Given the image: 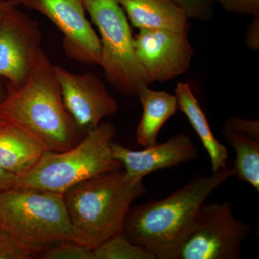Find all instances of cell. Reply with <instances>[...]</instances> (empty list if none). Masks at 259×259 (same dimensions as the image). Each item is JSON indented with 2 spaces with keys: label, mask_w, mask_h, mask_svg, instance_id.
<instances>
[{
  "label": "cell",
  "mask_w": 259,
  "mask_h": 259,
  "mask_svg": "<svg viewBox=\"0 0 259 259\" xmlns=\"http://www.w3.org/2000/svg\"><path fill=\"white\" fill-rule=\"evenodd\" d=\"M0 115L7 123L33 137L47 151H66L85 135L65 107L53 64L45 53L22 86L8 84V94L0 102Z\"/></svg>",
  "instance_id": "7a4b0ae2"
},
{
  "label": "cell",
  "mask_w": 259,
  "mask_h": 259,
  "mask_svg": "<svg viewBox=\"0 0 259 259\" xmlns=\"http://www.w3.org/2000/svg\"><path fill=\"white\" fill-rule=\"evenodd\" d=\"M45 151L38 141L14 125L0 130V168L16 177L30 169Z\"/></svg>",
  "instance_id": "5bb4252c"
},
{
  "label": "cell",
  "mask_w": 259,
  "mask_h": 259,
  "mask_svg": "<svg viewBox=\"0 0 259 259\" xmlns=\"http://www.w3.org/2000/svg\"><path fill=\"white\" fill-rule=\"evenodd\" d=\"M230 13L237 14L259 15V0H212Z\"/></svg>",
  "instance_id": "7402d4cb"
},
{
  "label": "cell",
  "mask_w": 259,
  "mask_h": 259,
  "mask_svg": "<svg viewBox=\"0 0 259 259\" xmlns=\"http://www.w3.org/2000/svg\"><path fill=\"white\" fill-rule=\"evenodd\" d=\"M234 176L231 168L198 175L161 200L132 206L122 233L156 259H171L193 226L199 209L218 187Z\"/></svg>",
  "instance_id": "6da1fadb"
},
{
  "label": "cell",
  "mask_w": 259,
  "mask_h": 259,
  "mask_svg": "<svg viewBox=\"0 0 259 259\" xmlns=\"http://www.w3.org/2000/svg\"></svg>",
  "instance_id": "83f0119b"
},
{
  "label": "cell",
  "mask_w": 259,
  "mask_h": 259,
  "mask_svg": "<svg viewBox=\"0 0 259 259\" xmlns=\"http://www.w3.org/2000/svg\"><path fill=\"white\" fill-rule=\"evenodd\" d=\"M0 228L36 256L61 241H74L64 194L14 187L0 192Z\"/></svg>",
  "instance_id": "5b68a950"
},
{
  "label": "cell",
  "mask_w": 259,
  "mask_h": 259,
  "mask_svg": "<svg viewBox=\"0 0 259 259\" xmlns=\"http://www.w3.org/2000/svg\"><path fill=\"white\" fill-rule=\"evenodd\" d=\"M223 136L236 152L234 176L259 192V139L223 127Z\"/></svg>",
  "instance_id": "e0dca14e"
},
{
  "label": "cell",
  "mask_w": 259,
  "mask_h": 259,
  "mask_svg": "<svg viewBox=\"0 0 259 259\" xmlns=\"http://www.w3.org/2000/svg\"><path fill=\"white\" fill-rule=\"evenodd\" d=\"M180 7L189 19L205 20L212 15V0H172Z\"/></svg>",
  "instance_id": "44dd1931"
},
{
  "label": "cell",
  "mask_w": 259,
  "mask_h": 259,
  "mask_svg": "<svg viewBox=\"0 0 259 259\" xmlns=\"http://www.w3.org/2000/svg\"><path fill=\"white\" fill-rule=\"evenodd\" d=\"M7 125H8V123L5 122L4 119H3V117H1V115H0V130L3 129V127H5Z\"/></svg>",
  "instance_id": "4316f807"
},
{
  "label": "cell",
  "mask_w": 259,
  "mask_h": 259,
  "mask_svg": "<svg viewBox=\"0 0 259 259\" xmlns=\"http://www.w3.org/2000/svg\"><path fill=\"white\" fill-rule=\"evenodd\" d=\"M53 71L66 110L85 134L118 110L115 99L93 73L74 74L56 65H53Z\"/></svg>",
  "instance_id": "8fae6325"
},
{
  "label": "cell",
  "mask_w": 259,
  "mask_h": 259,
  "mask_svg": "<svg viewBox=\"0 0 259 259\" xmlns=\"http://www.w3.org/2000/svg\"><path fill=\"white\" fill-rule=\"evenodd\" d=\"M42 35L36 21L15 8L0 24V76L13 88L22 86L42 54Z\"/></svg>",
  "instance_id": "ba28073f"
},
{
  "label": "cell",
  "mask_w": 259,
  "mask_h": 259,
  "mask_svg": "<svg viewBox=\"0 0 259 259\" xmlns=\"http://www.w3.org/2000/svg\"><path fill=\"white\" fill-rule=\"evenodd\" d=\"M134 48L150 84L185 74L194 55L188 34L168 30H139L134 37Z\"/></svg>",
  "instance_id": "30bf717a"
},
{
  "label": "cell",
  "mask_w": 259,
  "mask_h": 259,
  "mask_svg": "<svg viewBox=\"0 0 259 259\" xmlns=\"http://www.w3.org/2000/svg\"><path fill=\"white\" fill-rule=\"evenodd\" d=\"M253 17L245 34V44L251 50L256 51L259 48V15Z\"/></svg>",
  "instance_id": "cb8c5ba5"
},
{
  "label": "cell",
  "mask_w": 259,
  "mask_h": 259,
  "mask_svg": "<svg viewBox=\"0 0 259 259\" xmlns=\"http://www.w3.org/2000/svg\"><path fill=\"white\" fill-rule=\"evenodd\" d=\"M142 180H130L123 168L100 174L64 193L74 241L93 250L122 232L134 201L146 194Z\"/></svg>",
  "instance_id": "3957f363"
},
{
  "label": "cell",
  "mask_w": 259,
  "mask_h": 259,
  "mask_svg": "<svg viewBox=\"0 0 259 259\" xmlns=\"http://www.w3.org/2000/svg\"><path fill=\"white\" fill-rule=\"evenodd\" d=\"M251 228L234 215L228 201L204 204L171 259L241 258L242 244Z\"/></svg>",
  "instance_id": "52a82bcc"
},
{
  "label": "cell",
  "mask_w": 259,
  "mask_h": 259,
  "mask_svg": "<svg viewBox=\"0 0 259 259\" xmlns=\"http://www.w3.org/2000/svg\"><path fill=\"white\" fill-rule=\"evenodd\" d=\"M16 176L0 168V192L13 188L15 185Z\"/></svg>",
  "instance_id": "d4e9b609"
},
{
  "label": "cell",
  "mask_w": 259,
  "mask_h": 259,
  "mask_svg": "<svg viewBox=\"0 0 259 259\" xmlns=\"http://www.w3.org/2000/svg\"><path fill=\"white\" fill-rule=\"evenodd\" d=\"M143 115L136 131V141L144 147L157 144L158 136L163 126L178 110L175 95L163 91L143 89L139 95Z\"/></svg>",
  "instance_id": "2e32d148"
},
{
  "label": "cell",
  "mask_w": 259,
  "mask_h": 259,
  "mask_svg": "<svg viewBox=\"0 0 259 259\" xmlns=\"http://www.w3.org/2000/svg\"><path fill=\"white\" fill-rule=\"evenodd\" d=\"M224 127L259 139L258 120H244L241 117H231L226 121Z\"/></svg>",
  "instance_id": "603a6c76"
},
{
  "label": "cell",
  "mask_w": 259,
  "mask_h": 259,
  "mask_svg": "<svg viewBox=\"0 0 259 259\" xmlns=\"http://www.w3.org/2000/svg\"><path fill=\"white\" fill-rule=\"evenodd\" d=\"M42 259H94L93 250L74 241L59 242L37 253Z\"/></svg>",
  "instance_id": "d6986e66"
},
{
  "label": "cell",
  "mask_w": 259,
  "mask_h": 259,
  "mask_svg": "<svg viewBox=\"0 0 259 259\" xmlns=\"http://www.w3.org/2000/svg\"><path fill=\"white\" fill-rule=\"evenodd\" d=\"M83 3L100 32V66L107 81L122 95L138 97L151 84L136 57L134 36L119 0H83Z\"/></svg>",
  "instance_id": "8992f818"
},
{
  "label": "cell",
  "mask_w": 259,
  "mask_h": 259,
  "mask_svg": "<svg viewBox=\"0 0 259 259\" xmlns=\"http://www.w3.org/2000/svg\"><path fill=\"white\" fill-rule=\"evenodd\" d=\"M18 0H0V24L6 15L15 8H18Z\"/></svg>",
  "instance_id": "484cf974"
},
{
  "label": "cell",
  "mask_w": 259,
  "mask_h": 259,
  "mask_svg": "<svg viewBox=\"0 0 259 259\" xmlns=\"http://www.w3.org/2000/svg\"><path fill=\"white\" fill-rule=\"evenodd\" d=\"M28 9L36 10L63 34L65 53L85 64L100 65L101 42L86 16L83 0H18Z\"/></svg>",
  "instance_id": "9c48e42d"
},
{
  "label": "cell",
  "mask_w": 259,
  "mask_h": 259,
  "mask_svg": "<svg viewBox=\"0 0 259 259\" xmlns=\"http://www.w3.org/2000/svg\"><path fill=\"white\" fill-rule=\"evenodd\" d=\"M178 110L185 114L209 156L212 172L227 168L228 149L213 134L197 99L190 84L180 83L175 89Z\"/></svg>",
  "instance_id": "9a60e30c"
},
{
  "label": "cell",
  "mask_w": 259,
  "mask_h": 259,
  "mask_svg": "<svg viewBox=\"0 0 259 259\" xmlns=\"http://www.w3.org/2000/svg\"><path fill=\"white\" fill-rule=\"evenodd\" d=\"M112 157L120 162L130 180H142L153 172L178 166L199 157L197 148L185 133L175 135L166 142L134 151L115 141Z\"/></svg>",
  "instance_id": "7c38bea8"
},
{
  "label": "cell",
  "mask_w": 259,
  "mask_h": 259,
  "mask_svg": "<svg viewBox=\"0 0 259 259\" xmlns=\"http://www.w3.org/2000/svg\"><path fill=\"white\" fill-rule=\"evenodd\" d=\"M115 136V125L102 122L74 147L61 152L46 151L30 169L16 177L15 187L64 194L82 181L121 169L122 165L112 155Z\"/></svg>",
  "instance_id": "277c9868"
},
{
  "label": "cell",
  "mask_w": 259,
  "mask_h": 259,
  "mask_svg": "<svg viewBox=\"0 0 259 259\" xmlns=\"http://www.w3.org/2000/svg\"><path fill=\"white\" fill-rule=\"evenodd\" d=\"M33 255L8 232L0 228V259H28Z\"/></svg>",
  "instance_id": "ffe728a7"
},
{
  "label": "cell",
  "mask_w": 259,
  "mask_h": 259,
  "mask_svg": "<svg viewBox=\"0 0 259 259\" xmlns=\"http://www.w3.org/2000/svg\"><path fill=\"white\" fill-rule=\"evenodd\" d=\"M93 253L94 259H156L144 247L130 241L122 232L94 248Z\"/></svg>",
  "instance_id": "ac0fdd59"
},
{
  "label": "cell",
  "mask_w": 259,
  "mask_h": 259,
  "mask_svg": "<svg viewBox=\"0 0 259 259\" xmlns=\"http://www.w3.org/2000/svg\"><path fill=\"white\" fill-rule=\"evenodd\" d=\"M135 28L188 34L187 14L172 0H119Z\"/></svg>",
  "instance_id": "4fadbf2b"
}]
</instances>
